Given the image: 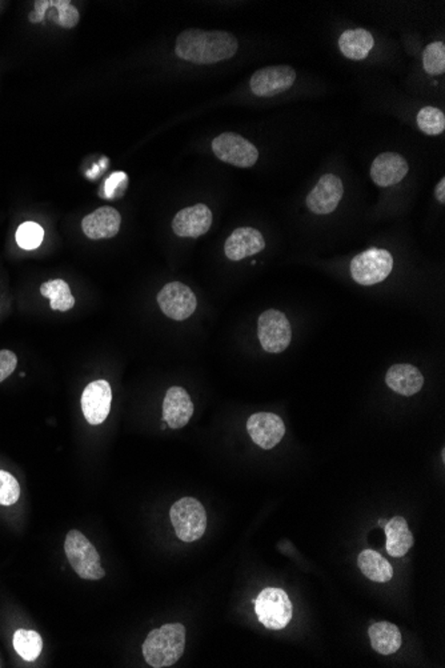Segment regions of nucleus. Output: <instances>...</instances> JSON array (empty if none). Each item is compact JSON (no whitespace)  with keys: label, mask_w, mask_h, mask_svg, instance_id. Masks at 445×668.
<instances>
[{"label":"nucleus","mask_w":445,"mask_h":668,"mask_svg":"<svg viewBox=\"0 0 445 668\" xmlns=\"http://www.w3.org/2000/svg\"><path fill=\"white\" fill-rule=\"evenodd\" d=\"M121 223V214L118 210L113 207H101L83 219L82 228L88 238L101 241L114 238L119 233Z\"/></svg>","instance_id":"obj_17"},{"label":"nucleus","mask_w":445,"mask_h":668,"mask_svg":"<svg viewBox=\"0 0 445 668\" xmlns=\"http://www.w3.org/2000/svg\"><path fill=\"white\" fill-rule=\"evenodd\" d=\"M44 230L35 222H25L16 231V244L23 250H35L42 244Z\"/></svg>","instance_id":"obj_28"},{"label":"nucleus","mask_w":445,"mask_h":668,"mask_svg":"<svg viewBox=\"0 0 445 668\" xmlns=\"http://www.w3.org/2000/svg\"><path fill=\"white\" fill-rule=\"evenodd\" d=\"M184 648L185 627L181 623L164 624L148 633L143 655L151 667H170L182 658Z\"/></svg>","instance_id":"obj_2"},{"label":"nucleus","mask_w":445,"mask_h":668,"mask_svg":"<svg viewBox=\"0 0 445 668\" xmlns=\"http://www.w3.org/2000/svg\"><path fill=\"white\" fill-rule=\"evenodd\" d=\"M343 194L344 187L341 179L327 174L321 176V181L307 196L308 208L318 215H327L336 210L343 198Z\"/></svg>","instance_id":"obj_13"},{"label":"nucleus","mask_w":445,"mask_h":668,"mask_svg":"<svg viewBox=\"0 0 445 668\" xmlns=\"http://www.w3.org/2000/svg\"><path fill=\"white\" fill-rule=\"evenodd\" d=\"M296 73L290 65H273L256 71L250 81L251 91L256 96L271 98L292 87Z\"/></svg>","instance_id":"obj_10"},{"label":"nucleus","mask_w":445,"mask_h":668,"mask_svg":"<svg viewBox=\"0 0 445 668\" xmlns=\"http://www.w3.org/2000/svg\"><path fill=\"white\" fill-rule=\"evenodd\" d=\"M418 125L427 135H440L445 128L443 111L435 107H424L418 114Z\"/></svg>","instance_id":"obj_26"},{"label":"nucleus","mask_w":445,"mask_h":668,"mask_svg":"<svg viewBox=\"0 0 445 668\" xmlns=\"http://www.w3.org/2000/svg\"><path fill=\"white\" fill-rule=\"evenodd\" d=\"M393 258L381 248H370L359 254L351 262V275L356 284L373 285L381 284L392 273Z\"/></svg>","instance_id":"obj_6"},{"label":"nucleus","mask_w":445,"mask_h":668,"mask_svg":"<svg viewBox=\"0 0 445 668\" xmlns=\"http://www.w3.org/2000/svg\"><path fill=\"white\" fill-rule=\"evenodd\" d=\"M18 358L10 350H0V384L15 371Z\"/></svg>","instance_id":"obj_31"},{"label":"nucleus","mask_w":445,"mask_h":668,"mask_svg":"<svg viewBox=\"0 0 445 668\" xmlns=\"http://www.w3.org/2000/svg\"><path fill=\"white\" fill-rule=\"evenodd\" d=\"M255 613L268 630H283L292 619L293 608L285 591L268 587L259 593Z\"/></svg>","instance_id":"obj_5"},{"label":"nucleus","mask_w":445,"mask_h":668,"mask_svg":"<svg viewBox=\"0 0 445 668\" xmlns=\"http://www.w3.org/2000/svg\"><path fill=\"white\" fill-rule=\"evenodd\" d=\"M358 566L363 575L376 583H387L393 578V567L376 551L364 550L359 555Z\"/></svg>","instance_id":"obj_23"},{"label":"nucleus","mask_w":445,"mask_h":668,"mask_svg":"<svg viewBox=\"0 0 445 668\" xmlns=\"http://www.w3.org/2000/svg\"><path fill=\"white\" fill-rule=\"evenodd\" d=\"M213 150L222 162L236 167H252L259 159L258 148L243 136L233 133H224L213 139Z\"/></svg>","instance_id":"obj_8"},{"label":"nucleus","mask_w":445,"mask_h":668,"mask_svg":"<svg viewBox=\"0 0 445 668\" xmlns=\"http://www.w3.org/2000/svg\"><path fill=\"white\" fill-rule=\"evenodd\" d=\"M385 384L400 395L412 396L423 388L424 378L413 365L395 364L388 370Z\"/></svg>","instance_id":"obj_19"},{"label":"nucleus","mask_w":445,"mask_h":668,"mask_svg":"<svg viewBox=\"0 0 445 668\" xmlns=\"http://www.w3.org/2000/svg\"><path fill=\"white\" fill-rule=\"evenodd\" d=\"M384 531L387 535V553L393 558H403L407 555L413 546V535L403 516H393L391 521L385 522Z\"/></svg>","instance_id":"obj_20"},{"label":"nucleus","mask_w":445,"mask_h":668,"mask_svg":"<svg viewBox=\"0 0 445 668\" xmlns=\"http://www.w3.org/2000/svg\"><path fill=\"white\" fill-rule=\"evenodd\" d=\"M41 293L43 296L50 299L53 310L64 313L75 305V298L71 294L70 285L62 279L45 282L44 284H42Z\"/></svg>","instance_id":"obj_24"},{"label":"nucleus","mask_w":445,"mask_h":668,"mask_svg":"<svg viewBox=\"0 0 445 668\" xmlns=\"http://www.w3.org/2000/svg\"><path fill=\"white\" fill-rule=\"evenodd\" d=\"M379 524H381V526H383L384 527L385 522L384 521H381H381H379Z\"/></svg>","instance_id":"obj_35"},{"label":"nucleus","mask_w":445,"mask_h":668,"mask_svg":"<svg viewBox=\"0 0 445 668\" xmlns=\"http://www.w3.org/2000/svg\"><path fill=\"white\" fill-rule=\"evenodd\" d=\"M251 439L263 450H272L281 444L285 434L284 422L272 413H256L247 421Z\"/></svg>","instance_id":"obj_12"},{"label":"nucleus","mask_w":445,"mask_h":668,"mask_svg":"<svg viewBox=\"0 0 445 668\" xmlns=\"http://www.w3.org/2000/svg\"><path fill=\"white\" fill-rule=\"evenodd\" d=\"M368 635L373 650L381 655H392L401 647L400 631L390 622L373 623L368 630Z\"/></svg>","instance_id":"obj_22"},{"label":"nucleus","mask_w":445,"mask_h":668,"mask_svg":"<svg viewBox=\"0 0 445 668\" xmlns=\"http://www.w3.org/2000/svg\"><path fill=\"white\" fill-rule=\"evenodd\" d=\"M158 304L163 313L173 321H185L190 318L198 305L195 294L181 282L165 284L158 294Z\"/></svg>","instance_id":"obj_9"},{"label":"nucleus","mask_w":445,"mask_h":668,"mask_svg":"<svg viewBox=\"0 0 445 668\" xmlns=\"http://www.w3.org/2000/svg\"><path fill=\"white\" fill-rule=\"evenodd\" d=\"M436 199L440 203H445V179H441L439 184L436 185Z\"/></svg>","instance_id":"obj_34"},{"label":"nucleus","mask_w":445,"mask_h":668,"mask_svg":"<svg viewBox=\"0 0 445 668\" xmlns=\"http://www.w3.org/2000/svg\"><path fill=\"white\" fill-rule=\"evenodd\" d=\"M258 336L267 353H283L292 339V330L287 316L278 310L265 311L259 318Z\"/></svg>","instance_id":"obj_7"},{"label":"nucleus","mask_w":445,"mask_h":668,"mask_svg":"<svg viewBox=\"0 0 445 668\" xmlns=\"http://www.w3.org/2000/svg\"><path fill=\"white\" fill-rule=\"evenodd\" d=\"M34 5H35V10L30 14L28 19L33 23H41L44 19L48 8L51 7V0H36Z\"/></svg>","instance_id":"obj_33"},{"label":"nucleus","mask_w":445,"mask_h":668,"mask_svg":"<svg viewBox=\"0 0 445 668\" xmlns=\"http://www.w3.org/2000/svg\"><path fill=\"white\" fill-rule=\"evenodd\" d=\"M193 415V404L187 391L182 387L168 388L163 402V421L173 430L187 425Z\"/></svg>","instance_id":"obj_15"},{"label":"nucleus","mask_w":445,"mask_h":668,"mask_svg":"<svg viewBox=\"0 0 445 668\" xmlns=\"http://www.w3.org/2000/svg\"><path fill=\"white\" fill-rule=\"evenodd\" d=\"M213 213L205 204H195L176 214L173 230L181 238H199L213 225Z\"/></svg>","instance_id":"obj_14"},{"label":"nucleus","mask_w":445,"mask_h":668,"mask_svg":"<svg viewBox=\"0 0 445 668\" xmlns=\"http://www.w3.org/2000/svg\"><path fill=\"white\" fill-rule=\"evenodd\" d=\"M64 551L71 567L85 581H101L105 576L101 555L81 531L71 530L65 536Z\"/></svg>","instance_id":"obj_3"},{"label":"nucleus","mask_w":445,"mask_h":668,"mask_svg":"<svg viewBox=\"0 0 445 668\" xmlns=\"http://www.w3.org/2000/svg\"><path fill=\"white\" fill-rule=\"evenodd\" d=\"M51 7L58 10L55 23L63 28H74L81 21L78 8L71 5L70 0H51Z\"/></svg>","instance_id":"obj_30"},{"label":"nucleus","mask_w":445,"mask_h":668,"mask_svg":"<svg viewBox=\"0 0 445 668\" xmlns=\"http://www.w3.org/2000/svg\"><path fill=\"white\" fill-rule=\"evenodd\" d=\"M238 39L225 31L185 30L176 39L175 53L183 61L215 65L238 53Z\"/></svg>","instance_id":"obj_1"},{"label":"nucleus","mask_w":445,"mask_h":668,"mask_svg":"<svg viewBox=\"0 0 445 668\" xmlns=\"http://www.w3.org/2000/svg\"><path fill=\"white\" fill-rule=\"evenodd\" d=\"M375 45V39L370 31L364 28L347 30L339 38V47L345 58L352 61H363Z\"/></svg>","instance_id":"obj_21"},{"label":"nucleus","mask_w":445,"mask_h":668,"mask_svg":"<svg viewBox=\"0 0 445 668\" xmlns=\"http://www.w3.org/2000/svg\"><path fill=\"white\" fill-rule=\"evenodd\" d=\"M265 247V241L261 231L256 228H236L224 244V253L230 261L239 262L262 253Z\"/></svg>","instance_id":"obj_16"},{"label":"nucleus","mask_w":445,"mask_h":668,"mask_svg":"<svg viewBox=\"0 0 445 668\" xmlns=\"http://www.w3.org/2000/svg\"><path fill=\"white\" fill-rule=\"evenodd\" d=\"M128 179L124 173H115L105 181V194L104 198H114L116 190L122 188L124 190L125 184H127Z\"/></svg>","instance_id":"obj_32"},{"label":"nucleus","mask_w":445,"mask_h":668,"mask_svg":"<svg viewBox=\"0 0 445 668\" xmlns=\"http://www.w3.org/2000/svg\"><path fill=\"white\" fill-rule=\"evenodd\" d=\"M21 486L11 474L0 470V506H13L19 501Z\"/></svg>","instance_id":"obj_29"},{"label":"nucleus","mask_w":445,"mask_h":668,"mask_svg":"<svg viewBox=\"0 0 445 668\" xmlns=\"http://www.w3.org/2000/svg\"><path fill=\"white\" fill-rule=\"evenodd\" d=\"M408 170L410 165L403 156L395 153H384L373 161L371 178L381 187H390L403 181Z\"/></svg>","instance_id":"obj_18"},{"label":"nucleus","mask_w":445,"mask_h":668,"mask_svg":"<svg viewBox=\"0 0 445 668\" xmlns=\"http://www.w3.org/2000/svg\"><path fill=\"white\" fill-rule=\"evenodd\" d=\"M170 516L176 535L181 541L191 543L204 535L207 528V513L198 499L190 496L182 498L171 507Z\"/></svg>","instance_id":"obj_4"},{"label":"nucleus","mask_w":445,"mask_h":668,"mask_svg":"<svg viewBox=\"0 0 445 668\" xmlns=\"http://www.w3.org/2000/svg\"><path fill=\"white\" fill-rule=\"evenodd\" d=\"M14 648L25 662L36 661L43 650L41 635L36 631L18 630L14 635Z\"/></svg>","instance_id":"obj_25"},{"label":"nucleus","mask_w":445,"mask_h":668,"mask_svg":"<svg viewBox=\"0 0 445 668\" xmlns=\"http://www.w3.org/2000/svg\"><path fill=\"white\" fill-rule=\"evenodd\" d=\"M113 390L107 381H95L83 391L82 410L85 421L93 425L102 424L110 415Z\"/></svg>","instance_id":"obj_11"},{"label":"nucleus","mask_w":445,"mask_h":668,"mask_svg":"<svg viewBox=\"0 0 445 668\" xmlns=\"http://www.w3.org/2000/svg\"><path fill=\"white\" fill-rule=\"evenodd\" d=\"M424 70L430 75H441L445 73V45L443 42L430 43L423 53Z\"/></svg>","instance_id":"obj_27"}]
</instances>
